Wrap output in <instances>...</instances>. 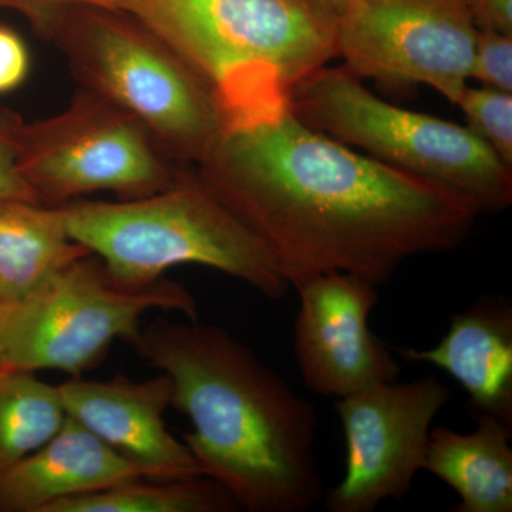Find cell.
<instances>
[{"mask_svg": "<svg viewBox=\"0 0 512 512\" xmlns=\"http://www.w3.org/2000/svg\"><path fill=\"white\" fill-rule=\"evenodd\" d=\"M29 22L62 53L82 89L136 117L171 161L200 163L224 131L207 84L133 13L64 8Z\"/></svg>", "mask_w": 512, "mask_h": 512, "instance_id": "cell-5", "label": "cell"}, {"mask_svg": "<svg viewBox=\"0 0 512 512\" xmlns=\"http://www.w3.org/2000/svg\"><path fill=\"white\" fill-rule=\"evenodd\" d=\"M318 2L322 3V5H325L326 8L332 10V12L336 15L340 8L345 5L346 0H318Z\"/></svg>", "mask_w": 512, "mask_h": 512, "instance_id": "cell-25", "label": "cell"}, {"mask_svg": "<svg viewBox=\"0 0 512 512\" xmlns=\"http://www.w3.org/2000/svg\"><path fill=\"white\" fill-rule=\"evenodd\" d=\"M151 311H177L198 320L197 301L184 285L165 278L123 285L96 255L80 256L28 298L0 308L2 370L82 376L103 360L114 340L134 345L141 318Z\"/></svg>", "mask_w": 512, "mask_h": 512, "instance_id": "cell-7", "label": "cell"}, {"mask_svg": "<svg viewBox=\"0 0 512 512\" xmlns=\"http://www.w3.org/2000/svg\"><path fill=\"white\" fill-rule=\"evenodd\" d=\"M451 392L433 375L377 383L336 400L346 444L345 476L323 493L329 512H372L403 500L424 470L431 427Z\"/></svg>", "mask_w": 512, "mask_h": 512, "instance_id": "cell-10", "label": "cell"}, {"mask_svg": "<svg viewBox=\"0 0 512 512\" xmlns=\"http://www.w3.org/2000/svg\"><path fill=\"white\" fill-rule=\"evenodd\" d=\"M134 348L173 387L190 420L184 443L201 476L249 512H305L323 497L318 413L248 346L198 320H157Z\"/></svg>", "mask_w": 512, "mask_h": 512, "instance_id": "cell-2", "label": "cell"}, {"mask_svg": "<svg viewBox=\"0 0 512 512\" xmlns=\"http://www.w3.org/2000/svg\"><path fill=\"white\" fill-rule=\"evenodd\" d=\"M286 103L306 126L463 195L481 214L511 205L512 168L470 128L387 103L346 67L325 66L309 74L292 87Z\"/></svg>", "mask_w": 512, "mask_h": 512, "instance_id": "cell-6", "label": "cell"}, {"mask_svg": "<svg viewBox=\"0 0 512 512\" xmlns=\"http://www.w3.org/2000/svg\"><path fill=\"white\" fill-rule=\"evenodd\" d=\"M59 392L67 416L143 468L148 477L201 476L187 444L175 439L165 424L173 387L164 373L141 382L121 376L104 382L74 376L60 384Z\"/></svg>", "mask_w": 512, "mask_h": 512, "instance_id": "cell-12", "label": "cell"}, {"mask_svg": "<svg viewBox=\"0 0 512 512\" xmlns=\"http://www.w3.org/2000/svg\"><path fill=\"white\" fill-rule=\"evenodd\" d=\"M138 478L150 477L67 416L52 440L0 474V512H46L67 498Z\"/></svg>", "mask_w": 512, "mask_h": 512, "instance_id": "cell-13", "label": "cell"}, {"mask_svg": "<svg viewBox=\"0 0 512 512\" xmlns=\"http://www.w3.org/2000/svg\"><path fill=\"white\" fill-rule=\"evenodd\" d=\"M406 362L439 367L470 396L476 413L512 426V308L483 298L451 316L443 339L430 349L394 348Z\"/></svg>", "mask_w": 512, "mask_h": 512, "instance_id": "cell-14", "label": "cell"}, {"mask_svg": "<svg viewBox=\"0 0 512 512\" xmlns=\"http://www.w3.org/2000/svg\"><path fill=\"white\" fill-rule=\"evenodd\" d=\"M87 254L69 237L60 207L0 200V308L28 298L62 266Z\"/></svg>", "mask_w": 512, "mask_h": 512, "instance_id": "cell-16", "label": "cell"}, {"mask_svg": "<svg viewBox=\"0 0 512 512\" xmlns=\"http://www.w3.org/2000/svg\"><path fill=\"white\" fill-rule=\"evenodd\" d=\"M471 79L484 87L512 93V36L478 32Z\"/></svg>", "mask_w": 512, "mask_h": 512, "instance_id": "cell-20", "label": "cell"}, {"mask_svg": "<svg viewBox=\"0 0 512 512\" xmlns=\"http://www.w3.org/2000/svg\"><path fill=\"white\" fill-rule=\"evenodd\" d=\"M60 210L69 237L96 255L120 284H154L174 266L197 264L274 301L291 289L264 241L187 165L156 194L76 200Z\"/></svg>", "mask_w": 512, "mask_h": 512, "instance_id": "cell-4", "label": "cell"}, {"mask_svg": "<svg viewBox=\"0 0 512 512\" xmlns=\"http://www.w3.org/2000/svg\"><path fill=\"white\" fill-rule=\"evenodd\" d=\"M474 416L473 433L431 429L424 470L456 491L460 503L453 511L511 512L512 426L490 414Z\"/></svg>", "mask_w": 512, "mask_h": 512, "instance_id": "cell-15", "label": "cell"}, {"mask_svg": "<svg viewBox=\"0 0 512 512\" xmlns=\"http://www.w3.org/2000/svg\"><path fill=\"white\" fill-rule=\"evenodd\" d=\"M136 0H0V9L15 10L26 19L64 8H96L131 12Z\"/></svg>", "mask_w": 512, "mask_h": 512, "instance_id": "cell-23", "label": "cell"}, {"mask_svg": "<svg viewBox=\"0 0 512 512\" xmlns=\"http://www.w3.org/2000/svg\"><path fill=\"white\" fill-rule=\"evenodd\" d=\"M0 200L39 202L20 174L3 110L0 111Z\"/></svg>", "mask_w": 512, "mask_h": 512, "instance_id": "cell-22", "label": "cell"}, {"mask_svg": "<svg viewBox=\"0 0 512 512\" xmlns=\"http://www.w3.org/2000/svg\"><path fill=\"white\" fill-rule=\"evenodd\" d=\"M295 291V357L309 390L339 400L399 377L392 349L370 330V315L379 302L376 285L336 272Z\"/></svg>", "mask_w": 512, "mask_h": 512, "instance_id": "cell-11", "label": "cell"}, {"mask_svg": "<svg viewBox=\"0 0 512 512\" xmlns=\"http://www.w3.org/2000/svg\"><path fill=\"white\" fill-rule=\"evenodd\" d=\"M456 106L467 127L512 168V93L467 84Z\"/></svg>", "mask_w": 512, "mask_h": 512, "instance_id": "cell-19", "label": "cell"}, {"mask_svg": "<svg viewBox=\"0 0 512 512\" xmlns=\"http://www.w3.org/2000/svg\"><path fill=\"white\" fill-rule=\"evenodd\" d=\"M0 372H2V362H0Z\"/></svg>", "mask_w": 512, "mask_h": 512, "instance_id": "cell-26", "label": "cell"}, {"mask_svg": "<svg viewBox=\"0 0 512 512\" xmlns=\"http://www.w3.org/2000/svg\"><path fill=\"white\" fill-rule=\"evenodd\" d=\"M130 13L207 84L225 127L286 106L338 57L335 13L318 0H136Z\"/></svg>", "mask_w": 512, "mask_h": 512, "instance_id": "cell-3", "label": "cell"}, {"mask_svg": "<svg viewBox=\"0 0 512 512\" xmlns=\"http://www.w3.org/2000/svg\"><path fill=\"white\" fill-rule=\"evenodd\" d=\"M478 32L512 36V0H466Z\"/></svg>", "mask_w": 512, "mask_h": 512, "instance_id": "cell-24", "label": "cell"}, {"mask_svg": "<svg viewBox=\"0 0 512 512\" xmlns=\"http://www.w3.org/2000/svg\"><path fill=\"white\" fill-rule=\"evenodd\" d=\"M3 111L20 174L49 207L100 191L121 200L147 197L173 183L181 167L136 117L89 90L49 119Z\"/></svg>", "mask_w": 512, "mask_h": 512, "instance_id": "cell-8", "label": "cell"}, {"mask_svg": "<svg viewBox=\"0 0 512 512\" xmlns=\"http://www.w3.org/2000/svg\"><path fill=\"white\" fill-rule=\"evenodd\" d=\"M67 419L59 386L22 370L0 372V474L35 453Z\"/></svg>", "mask_w": 512, "mask_h": 512, "instance_id": "cell-17", "label": "cell"}, {"mask_svg": "<svg viewBox=\"0 0 512 512\" xmlns=\"http://www.w3.org/2000/svg\"><path fill=\"white\" fill-rule=\"evenodd\" d=\"M198 175L264 241L289 286L349 274L380 286L451 251L480 208L306 126L288 103L222 131Z\"/></svg>", "mask_w": 512, "mask_h": 512, "instance_id": "cell-1", "label": "cell"}, {"mask_svg": "<svg viewBox=\"0 0 512 512\" xmlns=\"http://www.w3.org/2000/svg\"><path fill=\"white\" fill-rule=\"evenodd\" d=\"M235 498L211 478H138L96 493L67 498L46 512H232Z\"/></svg>", "mask_w": 512, "mask_h": 512, "instance_id": "cell-18", "label": "cell"}, {"mask_svg": "<svg viewBox=\"0 0 512 512\" xmlns=\"http://www.w3.org/2000/svg\"><path fill=\"white\" fill-rule=\"evenodd\" d=\"M335 16L350 73L390 89L429 86L456 106L478 36L466 0H346Z\"/></svg>", "mask_w": 512, "mask_h": 512, "instance_id": "cell-9", "label": "cell"}, {"mask_svg": "<svg viewBox=\"0 0 512 512\" xmlns=\"http://www.w3.org/2000/svg\"><path fill=\"white\" fill-rule=\"evenodd\" d=\"M30 70L28 46L15 30L0 25V96L25 82Z\"/></svg>", "mask_w": 512, "mask_h": 512, "instance_id": "cell-21", "label": "cell"}]
</instances>
